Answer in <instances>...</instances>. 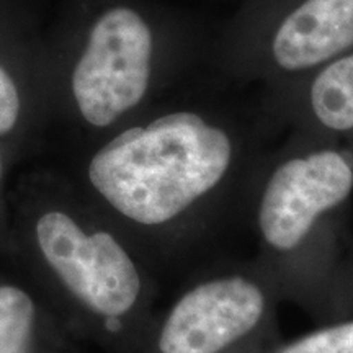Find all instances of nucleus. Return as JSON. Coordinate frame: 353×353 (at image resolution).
<instances>
[{
    "mask_svg": "<svg viewBox=\"0 0 353 353\" xmlns=\"http://www.w3.org/2000/svg\"><path fill=\"white\" fill-rule=\"evenodd\" d=\"M21 25L10 15L7 8L0 7V138L17 130L23 117L25 99L20 83L10 65L3 59V43L17 33Z\"/></svg>",
    "mask_w": 353,
    "mask_h": 353,
    "instance_id": "10",
    "label": "nucleus"
},
{
    "mask_svg": "<svg viewBox=\"0 0 353 353\" xmlns=\"http://www.w3.org/2000/svg\"><path fill=\"white\" fill-rule=\"evenodd\" d=\"M353 309V255L341 260L337 275L330 290L325 319H341Z\"/></svg>",
    "mask_w": 353,
    "mask_h": 353,
    "instance_id": "11",
    "label": "nucleus"
},
{
    "mask_svg": "<svg viewBox=\"0 0 353 353\" xmlns=\"http://www.w3.org/2000/svg\"><path fill=\"white\" fill-rule=\"evenodd\" d=\"M259 113L268 126L325 139L353 138V50L304 76L263 87Z\"/></svg>",
    "mask_w": 353,
    "mask_h": 353,
    "instance_id": "7",
    "label": "nucleus"
},
{
    "mask_svg": "<svg viewBox=\"0 0 353 353\" xmlns=\"http://www.w3.org/2000/svg\"><path fill=\"white\" fill-rule=\"evenodd\" d=\"M260 353H353V319H334L291 341L281 337Z\"/></svg>",
    "mask_w": 353,
    "mask_h": 353,
    "instance_id": "9",
    "label": "nucleus"
},
{
    "mask_svg": "<svg viewBox=\"0 0 353 353\" xmlns=\"http://www.w3.org/2000/svg\"><path fill=\"white\" fill-rule=\"evenodd\" d=\"M347 144L350 145V149H352V152H353V138H350V139H347Z\"/></svg>",
    "mask_w": 353,
    "mask_h": 353,
    "instance_id": "12",
    "label": "nucleus"
},
{
    "mask_svg": "<svg viewBox=\"0 0 353 353\" xmlns=\"http://www.w3.org/2000/svg\"><path fill=\"white\" fill-rule=\"evenodd\" d=\"M265 125L210 100H161L105 134L87 183L123 228L172 260L244 211Z\"/></svg>",
    "mask_w": 353,
    "mask_h": 353,
    "instance_id": "1",
    "label": "nucleus"
},
{
    "mask_svg": "<svg viewBox=\"0 0 353 353\" xmlns=\"http://www.w3.org/2000/svg\"><path fill=\"white\" fill-rule=\"evenodd\" d=\"M352 195L350 145L299 131L267 149L247 193L254 260L270 275L281 301L319 321L341 265V221Z\"/></svg>",
    "mask_w": 353,
    "mask_h": 353,
    "instance_id": "2",
    "label": "nucleus"
},
{
    "mask_svg": "<svg viewBox=\"0 0 353 353\" xmlns=\"http://www.w3.org/2000/svg\"><path fill=\"white\" fill-rule=\"evenodd\" d=\"M0 179H2V156H0Z\"/></svg>",
    "mask_w": 353,
    "mask_h": 353,
    "instance_id": "13",
    "label": "nucleus"
},
{
    "mask_svg": "<svg viewBox=\"0 0 353 353\" xmlns=\"http://www.w3.org/2000/svg\"><path fill=\"white\" fill-rule=\"evenodd\" d=\"M353 50V0H245L211 46L226 79L275 85Z\"/></svg>",
    "mask_w": 353,
    "mask_h": 353,
    "instance_id": "5",
    "label": "nucleus"
},
{
    "mask_svg": "<svg viewBox=\"0 0 353 353\" xmlns=\"http://www.w3.org/2000/svg\"><path fill=\"white\" fill-rule=\"evenodd\" d=\"M61 30L65 100L103 136L161 101L205 51L200 26L154 0H74Z\"/></svg>",
    "mask_w": 353,
    "mask_h": 353,
    "instance_id": "3",
    "label": "nucleus"
},
{
    "mask_svg": "<svg viewBox=\"0 0 353 353\" xmlns=\"http://www.w3.org/2000/svg\"><path fill=\"white\" fill-rule=\"evenodd\" d=\"M39 254L74 307L101 334L130 339L136 350L151 332L156 298L148 263L107 224L77 210L51 208L34 226Z\"/></svg>",
    "mask_w": 353,
    "mask_h": 353,
    "instance_id": "4",
    "label": "nucleus"
},
{
    "mask_svg": "<svg viewBox=\"0 0 353 353\" xmlns=\"http://www.w3.org/2000/svg\"><path fill=\"white\" fill-rule=\"evenodd\" d=\"M37 304L19 286H0V353H28Z\"/></svg>",
    "mask_w": 353,
    "mask_h": 353,
    "instance_id": "8",
    "label": "nucleus"
},
{
    "mask_svg": "<svg viewBox=\"0 0 353 353\" xmlns=\"http://www.w3.org/2000/svg\"><path fill=\"white\" fill-rule=\"evenodd\" d=\"M281 303L254 259L216 268L176 294L136 353H260L281 339Z\"/></svg>",
    "mask_w": 353,
    "mask_h": 353,
    "instance_id": "6",
    "label": "nucleus"
}]
</instances>
